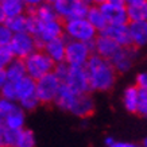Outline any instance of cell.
Instances as JSON below:
<instances>
[{"label": "cell", "instance_id": "6da1fadb", "mask_svg": "<svg viewBox=\"0 0 147 147\" xmlns=\"http://www.w3.org/2000/svg\"><path fill=\"white\" fill-rule=\"evenodd\" d=\"M84 67L86 76H88L90 90L107 92L113 88L117 71L115 70V67L112 66L108 59L93 53Z\"/></svg>", "mask_w": 147, "mask_h": 147}, {"label": "cell", "instance_id": "7a4b0ae2", "mask_svg": "<svg viewBox=\"0 0 147 147\" xmlns=\"http://www.w3.org/2000/svg\"><path fill=\"white\" fill-rule=\"evenodd\" d=\"M30 19V28L28 32L34 35L39 47L45 45L46 42L63 35V23L59 18L50 19V20H39L34 18L31 13L27 12Z\"/></svg>", "mask_w": 147, "mask_h": 147}, {"label": "cell", "instance_id": "3957f363", "mask_svg": "<svg viewBox=\"0 0 147 147\" xmlns=\"http://www.w3.org/2000/svg\"><path fill=\"white\" fill-rule=\"evenodd\" d=\"M15 82V101L24 112L34 111L40 105L35 93V80L31 77H23Z\"/></svg>", "mask_w": 147, "mask_h": 147}, {"label": "cell", "instance_id": "277c9868", "mask_svg": "<svg viewBox=\"0 0 147 147\" xmlns=\"http://www.w3.org/2000/svg\"><path fill=\"white\" fill-rule=\"evenodd\" d=\"M63 34L67 39L80 40V42H93L97 36V31L86 18H74L67 19L63 23Z\"/></svg>", "mask_w": 147, "mask_h": 147}, {"label": "cell", "instance_id": "5b68a950", "mask_svg": "<svg viewBox=\"0 0 147 147\" xmlns=\"http://www.w3.org/2000/svg\"><path fill=\"white\" fill-rule=\"evenodd\" d=\"M23 61H24L27 76L34 80H38L40 77L51 73L55 67V63L42 49H36L34 53L27 55Z\"/></svg>", "mask_w": 147, "mask_h": 147}, {"label": "cell", "instance_id": "8992f818", "mask_svg": "<svg viewBox=\"0 0 147 147\" xmlns=\"http://www.w3.org/2000/svg\"><path fill=\"white\" fill-rule=\"evenodd\" d=\"M93 54V42H80V40H66L65 62L70 66H85L90 55Z\"/></svg>", "mask_w": 147, "mask_h": 147}, {"label": "cell", "instance_id": "52a82bcc", "mask_svg": "<svg viewBox=\"0 0 147 147\" xmlns=\"http://www.w3.org/2000/svg\"><path fill=\"white\" fill-rule=\"evenodd\" d=\"M61 80L54 71L35 80V93L40 104H53L61 88Z\"/></svg>", "mask_w": 147, "mask_h": 147}, {"label": "cell", "instance_id": "ba28073f", "mask_svg": "<svg viewBox=\"0 0 147 147\" xmlns=\"http://www.w3.org/2000/svg\"><path fill=\"white\" fill-rule=\"evenodd\" d=\"M53 7L57 12L58 18L67 20L74 18H85L89 9L86 1L82 0H55Z\"/></svg>", "mask_w": 147, "mask_h": 147}, {"label": "cell", "instance_id": "9c48e42d", "mask_svg": "<svg viewBox=\"0 0 147 147\" xmlns=\"http://www.w3.org/2000/svg\"><path fill=\"white\" fill-rule=\"evenodd\" d=\"M9 47H11L15 57L24 59L27 55H30L36 49H39V45H38V42H36V39L34 38L32 34H30V32H18V34H13Z\"/></svg>", "mask_w": 147, "mask_h": 147}, {"label": "cell", "instance_id": "30bf717a", "mask_svg": "<svg viewBox=\"0 0 147 147\" xmlns=\"http://www.w3.org/2000/svg\"><path fill=\"white\" fill-rule=\"evenodd\" d=\"M62 84L69 85L71 89L77 90L80 93H89L90 86L88 76L84 66H67V71L62 80Z\"/></svg>", "mask_w": 147, "mask_h": 147}, {"label": "cell", "instance_id": "8fae6325", "mask_svg": "<svg viewBox=\"0 0 147 147\" xmlns=\"http://www.w3.org/2000/svg\"><path fill=\"white\" fill-rule=\"evenodd\" d=\"M136 57H138L136 50L132 46H121L108 61L111 62V65L115 67L117 73H125L132 67Z\"/></svg>", "mask_w": 147, "mask_h": 147}, {"label": "cell", "instance_id": "7c38bea8", "mask_svg": "<svg viewBox=\"0 0 147 147\" xmlns=\"http://www.w3.org/2000/svg\"><path fill=\"white\" fill-rule=\"evenodd\" d=\"M98 7L101 9L104 18L107 19L108 24H127V22H128L127 7L123 3L105 1Z\"/></svg>", "mask_w": 147, "mask_h": 147}, {"label": "cell", "instance_id": "4fadbf2b", "mask_svg": "<svg viewBox=\"0 0 147 147\" xmlns=\"http://www.w3.org/2000/svg\"><path fill=\"white\" fill-rule=\"evenodd\" d=\"M80 96H81L80 92L71 89L70 86L66 84H61V88L58 90V94H57V97H55L54 104H55L59 109L70 113Z\"/></svg>", "mask_w": 147, "mask_h": 147}, {"label": "cell", "instance_id": "5bb4252c", "mask_svg": "<svg viewBox=\"0 0 147 147\" xmlns=\"http://www.w3.org/2000/svg\"><path fill=\"white\" fill-rule=\"evenodd\" d=\"M120 47V45H117L115 40L111 39L109 36L104 35V34H100L93 40V53L105 58V59H111V57Z\"/></svg>", "mask_w": 147, "mask_h": 147}, {"label": "cell", "instance_id": "9a60e30c", "mask_svg": "<svg viewBox=\"0 0 147 147\" xmlns=\"http://www.w3.org/2000/svg\"><path fill=\"white\" fill-rule=\"evenodd\" d=\"M42 50L50 57L54 63L65 62V51H66V39L63 36H58L46 42L42 46Z\"/></svg>", "mask_w": 147, "mask_h": 147}, {"label": "cell", "instance_id": "2e32d148", "mask_svg": "<svg viewBox=\"0 0 147 147\" xmlns=\"http://www.w3.org/2000/svg\"><path fill=\"white\" fill-rule=\"evenodd\" d=\"M101 34L109 36L120 46H131L128 32V24H108Z\"/></svg>", "mask_w": 147, "mask_h": 147}, {"label": "cell", "instance_id": "e0dca14e", "mask_svg": "<svg viewBox=\"0 0 147 147\" xmlns=\"http://www.w3.org/2000/svg\"><path fill=\"white\" fill-rule=\"evenodd\" d=\"M128 32L132 47L147 46V22H129Z\"/></svg>", "mask_w": 147, "mask_h": 147}, {"label": "cell", "instance_id": "ac0fdd59", "mask_svg": "<svg viewBox=\"0 0 147 147\" xmlns=\"http://www.w3.org/2000/svg\"><path fill=\"white\" fill-rule=\"evenodd\" d=\"M94 98L89 93H81V96L77 100L74 108L71 109V115L77 117H88L94 111Z\"/></svg>", "mask_w": 147, "mask_h": 147}, {"label": "cell", "instance_id": "d6986e66", "mask_svg": "<svg viewBox=\"0 0 147 147\" xmlns=\"http://www.w3.org/2000/svg\"><path fill=\"white\" fill-rule=\"evenodd\" d=\"M3 123H4L5 128L18 132L26 125V112L20 107H16L12 112H9L8 115L3 117Z\"/></svg>", "mask_w": 147, "mask_h": 147}, {"label": "cell", "instance_id": "ffe728a7", "mask_svg": "<svg viewBox=\"0 0 147 147\" xmlns=\"http://www.w3.org/2000/svg\"><path fill=\"white\" fill-rule=\"evenodd\" d=\"M5 77L8 81H19L23 77L27 76L26 73V66H24V61L22 58H13L12 61L4 67Z\"/></svg>", "mask_w": 147, "mask_h": 147}, {"label": "cell", "instance_id": "44dd1931", "mask_svg": "<svg viewBox=\"0 0 147 147\" xmlns=\"http://www.w3.org/2000/svg\"><path fill=\"white\" fill-rule=\"evenodd\" d=\"M139 88L136 85H131L123 92V105L128 112L136 113L139 105Z\"/></svg>", "mask_w": 147, "mask_h": 147}, {"label": "cell", "instance_id": "7402d4cb", "mask_svg": "<svg viewBox=\"0 0 147 147\" xmlns=\"http://www.w3.org/2000/svg\"><path fill=\"white\" fill-rule=\"evenodd\" d=\"M4 24L8 27L13 34H18V32H28L30 19H28V15H27V13H22V15H18V16L5 19Z\"/></svg>", "mask_w": 147, "mask_h": 147}, {"label": "cell", "instance_id": "603a6c76", "mask_svg": "<svg viewBox=\"0 0 147 147\" xmlns=\"http://www.w3.org/2000/svg\"><path fill=\"white\" fill-rule=\"evenodd\" d=\"M85 18H86V20L96 28V31L101 32L102 30L108 26L107 19L104 18V15H102L101 9H100L98 5L89 7V9H88V12H86V16H85Z\"/></svg>", "mask_w": 147, "mask_h": 147}, {"label": "cell", "instance_id": "cb8c5ba5", "mask_svg": "<svg viewBox=\"0 0 147 147\" xmlns=\"http://www.w3.org/2000/svg\"><path fill=\"white\" fill-rule=\"evenodd\" d=\"M127 16L129 22H147V0L127 7Z\"/></svg>", "mask_w": 147, "mask_h": 147}, {"label": "cell", "instance_id": "d4e9b609", "mask_svg": "<svg viewBox=\"0 0 147 147\" xmlns=\"http://www.w3.org/2000/svg\"><path fill=\"white\" fill-rule=\"evenodd\" d=\"M12 147H36L35 135L31 129L23 128L16 132Z\"/></svg>", "mask_w": 147, "mask_h": 147}, {"label": "cell", "instance_id": "484cf974", "mask_svg": "<svg viewBox=\"0 0 147 147\" xmlns=\"http://www.w3.org/2000/svg\"><path fill=\"white\" fill-rule=\"evenodd\" d=\"M15 135H16L15 131L5 128L3 119L0 117V147H12Z\"/></svg>", "mask_w": 147, "mask_h": 147}, {"label": "cell", "instance_id": "4316f807", "mask_svg": "<svg viewBox=\"0 0 147 147\" xmlns=\"http://www.w3.org/2000/svg\"><path fill=\"white\" fill-rule=\"evenodd\" d=\"M13 58H15V55H13L9 45H1L0 46V66L3 67V69L12 61Z\"/></svg>", "mask_w": 147, "mask_h": 147}, {"label": "cell", "instance_id": "83f0119b", "mask_svg": "<svg viewBox=\"0 0 147 147\" xmlns=\"http://www.w3.org/2000/svg\"><path fill=\"white\" fill-rule=\"evenodd\" d=\"M16 107H19V104L16 101L0 97V117L3 119L4 116H7L9 112H12Z\"/></svg>", "mask_w": 147, "mask_h": 147}, {"label": "cell", "instance_id": "f1b7e54d", "mask_svg": "<svg viewBox=\"0 0 147 147\" xmlns=\"http://www.w3.org/2000/svg\"><path fill=\"white\" fill-rule=\"evenodd\" d=\"M13 36V32L5 26L4 23L0 24V46L1 45H9L11 39Z\"/></svg>", "mask_w": 147, "mask_h": 147}, {"label": "cell", "instance_id": "f546056e", "mask_svg": "<svg viewBox=\"0 0 147 147\" xmlns=\"http://www.w3.org/2000/svg\"><path fill=\"white\" fill-rule=\"evenodd\" d=\"M139 105H138V113L147 117V90L139 89Z\"/></svg>", "mask_w": 147, "mask_h": 147}, {"label": "cell", "instance_id": "4dcf8cb0", "mask_svg": "<svg viewBox=\"0 0 147 147\" xmlns=\"http://www.w3.org/2000/svg\"><path fill=\"white\" fill-rule=\"evenodd\" d=\"M136 86L142 90H147V70L136 76Z\"/></svg>", "mask_w": 147, "mask_h": 147}, {"label": "cell", "instance_id": "1f68e13d", "mask_svg": "<svg viewBox=\"0 0 147 147\" xmlns=\"http://www.w3.org/2000/svg\"><path fill=\"white\" fill-rule=\"evenodd\" d=\"M23 3L26 4V8H35L42 3H45V0H23Z\"/></svg>", "mask_w": 147, "mask_h": 147}, {"label": "cell", "instance_id": "d6a6232c", "mask_svg": "<svg viewBox=\"0 0 147 147\" xmlns=\"http://www.w3.org/2000/svg\"><path fill=\"white\" fill-rule=\"evenodd\" d=\"M111 147H139V146H136L135 143H131V142H117L116 140Z\"/></svg>", "mask_w": 147, "mask_h": 147}, {"label": "cell", "instance_id": "836d02e7", "mask_svg": "<svg viewBox=\"0 0 147 147\" xmlns=\"http://www.w3.org/2000/svg\"><path fill=\"white\" fill-rule=\"evenodd\" d=\"M142 1H146V0H123V4H124L125 7H128V5L138 4V3H142Z\"/></svg>", "mask_w": 147, "mask_h": 147}, {"label": "cell", "instance_id": "e575fe53", "mask_svg": "<svg viewBox=\"0 0 147 147\" xmlns=\"http://www.w3.org/2000/svg\"><path fill=\"white\" fill-rule=\"evenodd\" d=\"M115 142H116V139L113 138V136H107V138L104 139V144H105L107 147H111Z\"/></svg>", "mask_w": 147, "mask_h": 147}, {"label": "cell", "instance_id": "d590c367", "mask_svg": "<svg viewBox=\"0 0 147 147\" xmlns=\"http://www.w3.org/2000/svg\"><path fill=\"white\" fill-rule=\"evenodd\" d=\"M5 81H7V77H5V73H4V69H0V88L3 86Z\"/></svg>", "mask_w": 147, "mask_h": 147}, {"label": "cell", "instance_id": "8d00e7d4", "mask_svg": "<svg viewBox=\"0 0 147 147\" xmlns=\"http://www.w3.org/2000/svg\"><path fill=\"white\" fill-rule=\"evenodd\" d=\"M4 22H5V13H4V11H3L1 4H0V24H3Z\"/></svg>", "mask_w": 147, "mask_h": 147}, {"label": "cell", "instance_id": "74e56055", "mask_svg": "<svg viewBox=\"0 0 147 147\" xmlns=\"http://www.w3.org/2000/svg\"><path fill=\"white\" fill-rule=\"evenodd\" d=\"M89 1H92L94 5H101L102 3H105V1H108V0H89Z\"/></svg>", "mask_w": 147, "mask_h": 147}, {"label": "cell", "instance_id": "f35d334b", "mask_svg": "<svg viewBox=\"0 0 147 147\" xmlns=\"http://www.w3.org/2000/svg\"><path fill=\"white\" fill-rule=\"evenodd\" d=\"M142 147H147V136L144 138V140H143V146Z\"/></svg>", "mask_w": 147, "mask_h": 147}, {"label": "cell", "instance_id": "ab89813d", "mask_svg": "<svg viewBox=\"0 0 147 147\" xmlns=\"http://www.w3.org/2000/svg\"><path fill=\"white\" fill-rule=\"evenodd\" d=\"M0 69H3V67H1V66H0Z\"/></svg>", "mask_w": 147, "mask_h": 147}, {"label": "cell", "instance_id": "60d3db41", "mask_svg": "<svg viewBox=\"0 0 147 147\" xmlns=\"http://www.w3.org/2000/svg\"><path fill=\"white\" fill-rule=\"evenodd\" d=\"M82 1H86V0H82Z\"/></svg>", "mask_w": 147, "mask_h": 147}]
</instances>
